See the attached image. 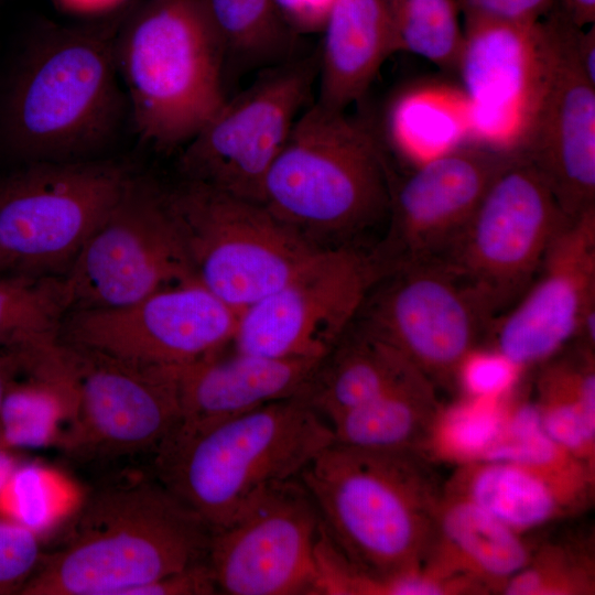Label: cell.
Here are the masks:
<instances>
[{
    "instance_id": "cell-1",
    "label": "cell",
    "mask_w": 595,
    "mask_h": 595,
    "mask_svg": "<svg viewBox=\"0 0 595 595\" xmlns=\"http://www.w3.org/2000/svg\"><path fill=\"white\" fill-rule=\"evenodd\" d=\"M125 10L29 36L0 94V151L13 166L109 156L129 116L115 60Z\"/></svg>"
},
{
    "instance_id": "cell-2",
    "label": "cell",
    "mask_w": 595,
    "mask_h": 595,
    "mask_svg": "<svg viewBox=\"0 0 595 595\" xmlns=\"http://www.w3.org/2000/svg\"><path fill=\"white\" fill-rule=\"evenodd\" d=\"M300 480L347 560L346 595H368L378 580L424 566L443 490L420 452L333 442Z\"/></svg>"
},
{
    "instance_id": "cell-3",
    "label": "cell",
    "mask_w": 595,
    "mask_h": 595,
    "mask_svg": "<svg viewBox=\"0 0 595 595\" xmlns=\"http://www.w3.org/2000/svg\"><path fill=\"white\" fill-rule=\"evenodd\" d=\"M212 529L156 477L105 486L22 595H129L207 559Z\"/></svg>"
},
{
    "instance_id": "cell-4",
    "label": "cell",
    "mask_w": 595,
    "mask_h": 595,
    "mask_svg": "<svg viewBox=\"0 0 595 595\" xmlns=\"http://www.w3.org/2000/svg\"><path fill=\"white\" fill-rule=\"evenodd\" d=\"M333 442L329 423L298 396L174 430L154 453L155 477L215 531L263 490L300 478Z\"/></svg>"
},
{
    "instance_id": "cell-5",
    "label": "cell",
    "mask_w": 595,
    "mask_h": 595,
    "mask_svg": "<svg viewBox=\"0 0 595 595\" xmlns=\"http://www.w3.org/2000/svg\"><path fill=\"white\" fill-rule=\"evenodd\" d=\"M390 178L371 130L315 101L269 169L261 204L315 251L363 247L360 236L388 217Z\"/></svg>"
},
{
    "instance_id": "cell-6",
    "label": "cell",
    "mask_w": 595,
    "mask_h": 595,
    "mask_svg": "<svg viewBox=\"0 0 595 595\" xmlns=\"http://www.w3.org/2000/svg\"><path fill=\"white\" fill-rule=\"evenodd\" d=\"M115 60L138 136L184 147L226 100V51L206 0H141L122 13Z\"/></svg>"
},
{
    "instance_id": "cell-7",
    "label": "cell",
    "mask_w": 595,
    "mask_h": 595,
    "mask_svg": "<svg viewBox=\"0 0 595 595\" xmlns=\"http://www.w3.org/2000/svg\"><path fill=\"white\" fill-rule=\"evenodd\" d=\"M137 172L116 156L34 162L0 175V270L64 275Z\"/></svg>"
},
{
    "instance_id": "cell-8",
    "label": "cell",
    "mask_w": 595,
    "mask_h": 595,
    "mask_svg": "<svg viewBox=\"0 0 595 595\" xmlns=\"http://www.w3.org/2000/svg\"><path fill=\"white\" fill-rule=\"evenodd\" d=\"M165 193L194 280L239 311L318 253L261 203L184 180Z\"/></svg>"
},
{
    "instance_id": "cell-9",
    "label": "cell",
    "mask_w": 595,
    "mask_h": 595,
    "mask_svg": "<svg viewBox=\"0 0 595 595\" xmlns=\"http://www.w3.org/2000/svg\"><path fill=\"white\" fill-rule=\"evenodd\" d=\"M318 51L263 68L238 95L226 98L183 147L181 180L261 203L263 182L310 99Z\"/></svg>"
},
{
    "instance_id": "cell-10",
    "label": "cell",
    "mask_w": 595,
    "mask_h": 595,
    "mask_svg": "<svg viewBox=\"0 0 595 595\" xmlns=\"http://www.w3.org/2000/svg\"><path fill=\"white\" fill-rule=\"evenodd\" d=\"M542 23V62L512 148L542 175L564 214L595 208V83L576 53L575 25L555 2Z\"/></svg>"
},
{
    "instance_id": "cell-11",
    "label": "cell",
    "mask_w": 595,
    "mask_h": 595,
    "mask_svg": "<svg viewBox=\"0 0 595 595\" xmlns=\"http://www.w3.org/2000/svg\"><path fill=\"white\" fill-rule=\"evenodd\" d=\"M356 321L441 383L457 377L496 318L448 263L429 259L381 277Z\"/></svg>"
},
{
    "instance_id": "cell-12",
    "label": "cell",
    "mask_w": 595,
    "mask_h": 595,
    "mask_svg": "<svg viewBox=\"0 0 595 595\" xmlns=\"http://www.w3.org/2000/svg\"><path fill=\"white\" fill-rule=\"evenodd\" d=\"M570 220L545 180L519 152L442 260L497 320L527 291L550 244Z\"/></svg>"
},
{
    "instance_id": "cell-13",
    "label": "cell",
    "mask_w": 595,
    "mask_h": 595,
    "mask_svg": "<svg viewBox=\"0 0 595 595\" xmlns=\"http://www.w3.org/2000/svg\"><path fill=\"white\" fill-rule=\"evenodd\" d=\"M192 280L165 187L140 172L64 274L69 311L126 306Z\"/></svg>"
},
{
    "instance_id": "cell-14",
    "label": "cell",
    "mask_w": 595,
    "mask_h": 595,
    "mask_svg": "<svg viewBox=\"0 0 595 595\" xmlns=\"http://www.w3.org/2000/svg\"><path fill=\"white\" fill-rule=\"evenodd\" d=\"M371 250L316 253L273 292L240 312L230 347L272 358L323 359L381 278Z\"/></svg>"
},
{
    "instance_id": "cell-15",
    "label": "cell",
    "mask_w": 595,
    "mask_h": 595,
    "mask_svg": "<svg viewBox=\"0 0 595 595\" xmlns=\"http://www.w3.org/2000/svg\"><path fill=\"white\" fill-rule=\"evenodd\" d=\"M322 529L300 478L263 490L212 533L207 562L218 593L318 595Z\"/></svg>"
},
{
    "instance_id": "cell-16",
    "label": "cell",
    "mask_w": 595,
    "mask_h": 595,
    "mask_svg": "<svg viewBox=\"0 0 595 595\" xmlns=\"http://www.w3.org/2000/svg\"><path fill=\"white\" fill-rule=\"evenodd\" d=\"M240 312L192 280L126 306L69 311L60 340L140 365L181 368L229 347Z\"/></svg>"
},
{
    "instance_id": "cell-17",
    "label": "cell",
    "mask_w": 595,
    "mask_h": 595,
    "mask_svg": "<svg viewBox=\"0 0 595 595\" xmlns=\"http://www.w3.org/2000/svg\"><path fill=\"white\" fill-rule=\"evenodd\" d=\"M518 156L512 148L465 144L424 160L401 178L391 172L388 227L371 248L382 275L444 258L491 184Z\"/></svg>"
},
{
    "instance_id": "cell-18",
    "label": "cell",
    "mask_w": 595,
    "mask_h": 595,
    "mask_svg": "<svg viewBox=\"0 0 595 595\" xmlns=\"http://www.w3.org/2000/svg\"><path fill=\"white\" fill-rule=\"evenodd\" d=\"M63 344L78 389L75 419L61 440L65 448L101 458L155 453L181 419L177 368Z\"/></svg>"
},
{
    "instance_id": "cell-19",
    "label": "cell",
    "mask_w": 595,
    "mask_h": 595,
    "mask_svg": "<svg viewBox=\"0 0 595 595\" xmlns=\"http://www.w3.org/2000/svg\"><path fill=\"white\" fill-rule=\"evenodd\" d=\"M595 310V208L550 244L523 295L490 331L494 348L520 369L549 359L578 335Z\"/></svg>"
},
{
    "instance_id": "cell-20",
    "label": "cell",
    "mask_w": 595,
    "mask_h": 595,
    "mask_svg": "<svg viewBox=\"0 0 595 595\" xmlns=\"http://www.w3.org/2000/svg\"><path fill=\"white\" fill-rule=\"evenodd\" d=\"M225 349L177 368L181 419L174 430L212 424L302 396L322 361L272 358L232 348L225 354Z\"/></svg>"
},
{
    "instance_id": "cell-21",
    "label": "cell",
    "mask_w": 595,
    "mask_h": 595,
    "mask_svg": "<svg viewBox=\"0 0 595 595\" xmlns=\"http://www.w3.org/2000/svg\"><path fill=\"white\" fill-rule=\"evenodd\" d=\"M589 472L558 473L509 462L461 464L444 491L467 499L522 533L581 508Z\"/></svg>"
},
{
    "instance_id": "cell-22",
    "label": "cell",
    "mask_w": 595,
    "mask_h": 595,
    "mask_svg": "<svg viewBox=\"0 0 595 595\" xmlns=\"http://www.w3.org/2000/svg\"><path fill=\"white\" fill-rule=\"evenodd\" d=\"M541 20L516 23L463 19L464 45L457 72L475 107H512L516 132L540 75Z\"/></svg>"
},
{
    "instance_id": "cell-23",
    "label": "cell",
    "mask_w": 595,
    "mask_h": 595,
    "mask_svg": "<svg viewBox=\"0 0 595 595\" xmlns=\"http://www.w3.org/2000/svg\"><path fill=\"white\" fill-rule=\"evenodd\" d=\"M533 553L521 533L479 506L443 490L433 544L423 569L502 589Z\"/></svg>"
},
{
    "instance_id": "cell-24",
    "label": "cell",
    "mask_w": 595,
    "mask_h": 595,
    "mask_svg": "<svg viewBox=\"0 0 595 595\" xmlns=\"http://www.w3.org/2000/svg\"><path fill=\"white\" fill-rule=\"evenodd\" d=\"M318 50L317 104L346 110L360 100L383 62L398 53L383 0H331Z\"/></svg>"
},
{
    "instance_id": "cell-25",
    "label": "cell",
    "mask_w": 595,
    "mask_h": 595,
    "mask_svg": "<svg viewBox=\"0 0 595 595\" xmlns=\"http://www.w3.org/2000/svg\"><path fill=\"white\" fill-rule=\"evenodd\" d=\"M77 402L76 374L65 345L30 350L1 404L0 446L42 447L57 441L61 425L73 423Z\"/></svg>"
},
{
    "instance_id": "cell-26",
    "label": "cell",
    "mask_w": 595,
    "mask_h": 595,
    "mask_svg": "<svg viewBox=\"0 0 595 595\" xmlns=\"http://www.w3.org/2000/svg\"><path fill=\"white\" fill-rule=\"evenodd\" d=\"M411 367L355 320L322 359L301 397L329 423L386 391Z\"/></svg>"
},
{
    "instance_id": "cell-27",
    "label": "cell",
    "mask_w": 595,
    "mask_h": 595,
    "mask_svg": "<svg viewBox=\"0 0 595 595\" xmlns=\"http://www.w3.org/2000/svg\"><path fill=\"white\" fill-rule=\"evenodd\" d=\"M440 411L434 383L411 367L372 400L329 421L334 442L387 451H421Z\"/></svg>"
},
{
    "instance_id": "cell-28",
    "label": "cell",
    "mask_w": 595,
    "mask_h": 595,
    "mask_svg": "<svg viewBox=\"0 0 595 595\" xmlns=\"http://www.w3.org/2000/svg\"><path fill=\"white\" fill-rule=\"evenodd\" d=\"M545 433L577 459L594 468L595 369L593 349L561 359L543 371L537 402Z\"/></svg>"
},
{
    "instance_id": "cell-29",
    "label": "cell",
    "mask_w": 595,
    "mask_h": 595,
    "mask_svg": "<svg viewBox=\"0 0 595 595\" xmlns=\"http://www.w3.org/2000/svg\"><path fill=\"white\" fill-rule=\"evenodd\" d=\"M227 61L245 67L283 63L295 55V30L277 0H206Z\"/></svg>"
},
{
    "instance_id": "cell-30",
    "label": "cell",
    "mask_w": 595,
    "mask_h": 595,
    "mask_svg": "<svg viewBox=\"0 0 595 595\" xmlns=\"http://www.w3.org/2000/svg\"><path fill=\"white\" fill-rule=\"evenodd\" d=\"M68 312L64 275H0V346L56 345Z\"/></svg>"
},
{
    "instance_id": "cell-31",
    "label": "cell",
    "mask_w": 595,
    "mask_h": 595,
    "mask_svg": "<svg viewBox=\"0 0 595 595\" xmlns=\"http://www.w3.org/2000/svg\"><path fill=\"white\" fill-rule=\"evenodd\" d=\"M398 52L445 71L458 69L464 45L457 0H383Z\"/></svg>"
},
{
    "instance_id": "cell-32",
    "label": "cell",
    "mask_w": 595,
    "mask_h": 595,
    "mask_svg": "<svg viewBox=\"0 0 595 595\" xmlns=\"http://www.w3.org/2000/svg\"><path fill=\"white\" fill-rule=\"evenodd\" d=\"M508 407L504 400L473 399L436 414L426 445L440 458L479 461L501 436Z\"/></svg>"
},
{
    "instance_id": "cell-33",
    "label": "cell",
    "mask_w": 595,
    "mask_h": 595,
    "mask_svg": "<svg viewBox=\"0 0 595 595\" xmlns=\"http://www.w3.org/2000/svg\"><path fill=\"white\" fill-rule=\"evenodd\" d=\"M559 549L545 548L502 587L508 595H566L589 593L591 569Z\"/></svg>"
},
{
    "instance_id": "cell-34",
    "label": "cell",
    "mask_w": 595,
    "mask_h": 595,
    "mask_svg": "<svg viewBox=\"0 0 595 595\" xmlns=\"http://www.w3.org/2000/svg\"><path fill=\"white\" fill-rule=\"evenodd\" d=\"M479 461L509 462L558 473L594 469L555 443L543 426L522 435L500 437Z\"/></svg>"
},
{
    "instance_id": "cell-35",
    "label": "cell",
    "mask_w": 595,
    "mask_h": 595,
    "mask_svg": "<svg viewBox=\"0 0 595 595\" xmlns=\"http://www.w3.org/2000/svg\"><path fill=\"white\" fill-rule=\"evenodd\" d=\"M43 558L36 531L0 517V595L20 594Z\"/></svg>"
},
{
    "instance_id": "cell-36",
    "label": "cell",
    "mask_w": 595,
    "mask_h": 595,
    "mask_svg": "<svg viewBox=\"0 0 595 595\" xmlns=\"http://www.w3.org/2000/svg\"><path fill=\"white\" fill-rule=\"evenodd\" d=\"M520 368L497 350L472 351L456 379L469 398L504 400L515 386Z\"/></svg>"
},
{
    "instance_id": "cell-37",
    "label": "cell",
    "mask_w": 595,
    "mask_h": 595,
    "mask_svg": "<svg viewBox=\"0 0 595 595\" xmlns=\"http://www.w3.org/2000/svg\"><path fill=\"white\" fill-rule=\"evenodd\" d=\"M463 19H488L534 23L543 19L556 0H457Z\"/></svg>"
},
{
    "instance_id": "cell-38",
    "label": "cell",
    "mask_w": 595,
    "mask_h": 595,
    "mask_svg": "<svg viewBox=\"0 0 595 595\" xmlns=\"http://www.w3.org/2000/svg\"><path fill=\"white\" fill-rule=\"evenodd\" d=\"M218 588L207 559L132 589L129 595H210Z\"/></svg>"
},
{
    "instance_id": "cell-39",
    "label": "cell",
    "mask_w": 595,
    "mask_h": 595,
    "mask_svg": "<svg viewBox=\"0 0 595 595\" xmlns=\"http://www.w3.org/2000/svg\"><path fill=\"white\" fill-rule=\"evenodd\" d=\"M68 13L86 18L101 19L127 9L132 0H56Z\"/></svg>"
},
{
    "instance_id": "cell-40",
    "label": "cell",
    "mask_w": 595,
    "mask_h": 595,
    "mask_svg": "<svg viewBox=\"0 0 595 595\" xmlns=\"http://www.w3.org/2000/svg\"><path fill=\"white\" fill-rule=\"evenodd\" d=\"M26 360V349L0 346V409L9 387L24 370Z\"/></svg>"
},
{
    "instance_id": "cell-41",
    "label": "cell",
    "mask_w": 595,
    "mask_h": 595,
    "mask_svg": "<svg viewBox=\"0 0 595 595\" xmlns=\"http://www.w3.org/2000/svg\"><path fill=\"white\" fill-rule=\"evenodd\" d=\"M577 58L587 77L595 83V24L580 28L576 35Z\"/></svg>"
},
{
    "instance_id": "cell-42",
    "label": "cell",
    "mask_w": 595,
    "mask_h": 595,
    "mask_svg": "<svg viewBox=\"0 0 595 595\" xmlns=\"http://www.w3.org/2000/svg\"><path fill=\"white\" fill-rule=\"evenodd\" d=\"M565 15L577 26L595 24V0H559Z\"/></svg>"
},
{
    "instance_id": "cell-43",
    "label": "cell",
    "mask_w": 595,
    "mask_h": 595,
    "mask_svg": "<svg viewBox=\"0 0 595 595\" xmlns=\"http://www.w3.org/2000/svg\"><path fill=\"white\" fill-rule=\"evenodd\" d=\"M7 450L0 446V496L18 467L15 461Z\"/></svg>"
}]
</instances>
